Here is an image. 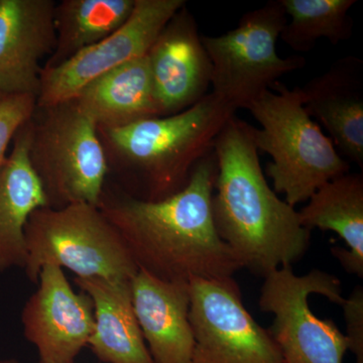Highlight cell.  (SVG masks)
Wrapping results in <instances>:
<instances>
[{
	"instance_id": "cell-18",
	"label": "cell",
	"mask_w": 363,
	"mask_h": 363,
	"mask_svg": "<svg viewBox=\"0 0 363 363\" xmlns=\"http://www.w3.org/2000/svg\"><path fill=\"white\" fill-rule=\"evenodd\" d=\"M73 99L97 128H123L161 116L147 56L107 72L79 91Z\"/></svg>"
},
{
	"instance_id": "cell-8",
	"label": "cell",
	"mask_w": 363,
	"mask_h": 363,
	"mask_svg": "<svg viewBox=\"0 0 363 363\" xmlns=\"http://www.w3.org/2000/svg\"><path fill=\"white\" fill-rule=\"evenodd\" d=\"M312 294L333 304L344 302L341 281L321 269L294 274L292 267H279L264 277L259 309L274 315L269 327L284 363H343L348 341L331 319H320L309 305Z\"/></svg>"
},
{
	"instance_id": "cell-15",
	"label": "cell",
	"mask_w": 363,
	"mask_h": 363,
	"mask_svg": "<svg viewBox=\"0 0 363 363\" xmlns=\"http://www.w3.org/2000/svg\"><path fill=\"white\" fill-rule=\"evenodd\" d=\"M298 89L308 114L324 125L346 159L363 169L362 60L339 59Z\"/></svg>"
},
{
	"instance_id": "cell-17",
	"label": "cell",
	"mask_w": 363,
	"mask_h": 363,
	"mask_svg": "<svg viewBox=\"0 0 363 363\" xmlns=\"http://www.w3.org/2000/svg\"><path fill=\"white\" fill-rule=\"evenodd\" d=\"M94 307L95 326L88 346L104 363H155L136 319L130 281L75 278Z\"/></svg>"
},
{
	"instance_id": "cell-2",
	"label": "cell",
	"mask_w": 363,
	"mask_h": 363,
	"mask_svg": "<svg viewBox=\"0 0 363 363\" xmlns=\"http://www.w3.org/2000/svg\"><path fill=\"white\" fill-rule=\"evenodd\" d=\"M250 128L233 116L215 140L212 217L242 269L264 278L302 259L311 233L301 224L295 207L269 187Z\"/></svg>"
},
{
	"instance_id": "cell-9",
	"label": "cell",
	"mask_w": 363,
	"mask_h": 363,
	"mask_svg": "<svg viewBox=\"0 0 363 363\" xmlns=\"http://www.w3.org/2000/svg\"><path fill=\"white\" fill-rule=\"evenodd\" d=\"M189 294L195 341L189 363H284L271 332L243 305L235 279H191Z\"/></svg>"
},
{
	"instance_id": "cell-21",
	"label": "cell",
	"mask_w": 363,
	"mask_h": 363,
	"mask_svg": "<svg viewBox=\"0 0 363 363\" xmlns=\"http://www.w3.org/2000/svg\"><path fill=\"white\" fill-rule=\"evenodd\" d=\"M286 16L281 39L294 51H311L318 40H328L336 45L352 35V20L348 16L357 0H279Z\"/></svg>"
},
{
	"instance_id": "cell-6",
	"label": "cell",
	"mask_w": 363,
	"mask_h": 363,
	"mask_svg": "<svg viewBox=\"0 0 363 363\" xmlns=\"http://www.w3.org/2000/svg\"><path fill=\"white\" fill-rule=\"evenodd\" d=\"M26 245L23 271L35 285L49 264L81 279L131 281L138 272L121 234L99 208L88 203L35 210L26 223Z\"/></svg>"
},
{
	"instance_id": "cell-10",
	"label": "cell",
	"mask_w": 363,
	"mask_h": 363,
	"mask_svg": "<svg viewBox=\"0 0 363 363\" xmlns=\"http://www.w3.org/2000/svg\"><path fill=\"white\" fill-rule=\"evenodd\" d=\"M185 6L184 0H135L130 18L116 33L58 67L43 69L37 107L69 101L107 72L147 56L164 26Z\"/></svg>"
},
{
	"instance_id": "cell-5",
	"label": "cell",
	"mask_w": 363,
	"mask_h": 363,
	"mask_svg": "<svg viewBox=\"0 0 363 363\" xmlns=\"http://www.w3.org/2000/svg\"><path fill=\"white\" fill-rule=\"evenodd\" d=\"M30 123L28 157L48 207L98 206L109 168L96 123L74 99L37 107Z\"/></svg>"
},
{
	"instance_id": "cell-20",
	"label": "cell",
	"mask_w": 363,
	"mask_h": 363,
	"mask_svg": "<svg viewBox=\"0 0 363 363\" xmlns=\"http://www.w3.org/2000/svg\"><path fill=\"white\" fill-rule=\"evenodd\" d=\"M135 0H63L55 7L56 47L43 69L65 63L121 28Z\"/></svg>"
},
{
	"instance_id": "cell-25",
	"label": "cell",
	"mask_w": 363,
	"mask_h": 363,
	"mask_svg": "<svg viewBox=\"0 0 363 363\" xmlns=\"http://www.w3.org/2000/svg\"><path fill=\"white\" fill-rule=\"evenodd\" d=\"M4 95L1 94V93H0V102H1V100L4 99Z\"/></svg>"
},
{
	"instance_id": "cell-24",
	"label": "cell",
	"mask_w": 363,
	"mask_h": 363,
	"mask_svg": "<svg viewBox=\"0 0 363 363\" xmlns=\"http://www.w3.org/2000/svg\"><path fill=\"white\" fill-rule=\"evenodd\" d=\"M0 363H21L14 358H7V359H0Z\"/></svg>"
},
{
	"instance_id": "cell-22",
	"label": "cell",
	"mask_w": 363,
	"mask_h": 363,
	"mask_svg": "<svg viewBox=\"0 0 363 363\" xmlns=\"http://www.w3.org/2000/svg\"><path fill=\"white\" fill-rule=\"evenodd\" d=\"M35 109L37 97L33 95H4L0 102V167L6 161L16 133L32 118Z\"/></svg>"
},
{
	"instance_id": "cell-7",
	"label": "cell",
	"mask_w": 363,
	"mask_h": 363,
	"mask_svg": "<svg viewBox=\"0 0 363 363\" xmlns=\"http://www.w3.org/2000/svg\"><path fill=\"white\" fill-rule=\"evenodd\" d=\"M286 23L279 0L243 14L238 26L217 37H203L212 65V94L230 107L250 108L281 76L306 65L302 56L281 58L277 42Z\"/></svg>"
},
{
	"instance_id": "cell-11",
	"label": "cell",
	"mask_w": 363,
	"mask_h": 363,
	"mask_svg": "<svg viewBox=\"0 0 363 363\" xmlns=\"http://www.w3.org/2000/svg\"><path fill=\"white\" fill-rule=\"evenodd\" d=\"M37 286L21 313L25 337L40 363H74L94 331L92 300L75 292L64 269L51 264L43 267Z\"/></svg>"
},
{
	"instance_id": "cell-12",
	"label": "cell",
	"mask_w": 363,
	"mask_h": 363,
	"mask_svg": "<svg viewBox=\"0 0 363 363\" xmlns=\"http://www.w3.org/2000/svg\"><path fill=\"white\" fill-rule=\"evenodd\" d=\"M147 56L161 116L186 111L208 94L211 61L186 6L164 26Z\"/></svg>"
},
{
	"instance_id": "cell-4",
	"label": "cell",
	"mask_w": 363,
	"mask_h": 363,
	"mask_svg": "<svg viewBox=\"0 0 363 363\" xmlns=\"http://www.w3.org/2000/svg\"><path fill=\"white\" fill-rule=\"evenodd\" d=\"M248 111L262 126L250 125L253 143L272 157L266 171L274 191L285 195L291 206L307 202L325 184L350 173V162L306 111L298 87L276 83Z\"/></svg>"
},
{
	"instance_id": "cell-19",
	"label": "cell",
	"mask_w": 363,
	"mask_h": 363,
	"mask_svg": "<svg viewBox=\"0 0 363 363\" xmlns=\"http://www.w3.org/2000/svg\"><path fill=\"white\" fill-rule=\"evenodd\" d=\"M298 212L301 224L311 231H333L350 248L331 252L350 274L363 279V175L347 173L318 189Z\"/></svg>"
},
{
	"instance_id": "cell-3",
	"label": "cell",
	"mask_w": 363,
	"mask_h": 363,
	"mask_svg": "<svg viewBox=\"0 0 363 363\" xmlns=\"http://www.w3.org/2000/svg\"><path fill=\"white\" fill-rule=\"evenodd\" d=\"M235 111L212 93L186 111L118 128H97L109 175L145 201H161L187 186L198 162Z\"/></svg>"
},
{
	"instance_id": "cell-16",
	"label": "cell",
	"mask_w": 363,
	"mask_h": 363,
	"mask_svg": "<svg viewBox=\"0 0 363 363\" xmlns=\"http://www.w3.org/2000/svg\"><path fill=\"white\" fill-rule=\"evenodd\" d=\"M30 119L16 133L13 149L0 167V272L25 269L26 226L30 215L47 207L42 184L30 164Z\"/></svg>"
},
{
	"instance_id": "cell-23",
	"label": "cell",
	"mask_w": 363,
	"mask_h": 363,
	"mask_svg": "<svg viewBox=\"0 0 363 363\" xmlns=\"http://www.w3.org/2000/svg\"><path fill=\"white\" fill-rule=\"evenodd\" d=\"M346 322L348 350L357 357V363H363V288L357 286L341 305Z\"/></svg>"
},
{
	"instance_id": "cell-1",
	"label": "cell",
	"mask_w": 363,
	"mask_h": 363,
	"mask_svg": "<svg viewBox=\"0 0 363 363\" xmlns=\"http://www.w3.org/2000/svg\"><path fill=\"white\" fill-rule=\"evenodd\" d=\"M216 177L213 150L171 197L145 201L105 185L97 207L121 234L138 269L168 281L233 278L242 266L215 228Z\"/></svg>"
},
{
	"instance_id": "cell-14",
	"label": "cell",
	"mask_w": 363,
	"mask_h": 363,
	"mask_svg": "<svg viewBox=\"0 0 363 363\" xmlns=\"http://www.w3.org/2000/svg\"><path fill=\"white\" fill-rule=\"evenodd\" d=\"M136 319L155 363H189L194 335L189 281H162L138 269L130 281Z\"/></svg>"
},
{
	"instance_id": "cell-13",
	"label": "cell",
	"mask_w": 363,
	"mask_h": 363,
	"mask_svg": "<svg viewBox=\"0 0 363 363\" xmlns=\"http://www.w3.org/2000/svg\"><path fill=\"white\" fill-rule=\"evenodd\" d=\"M54 0H0V93L38 97L56 47Z\"/></svg>"
}]
</instances>
